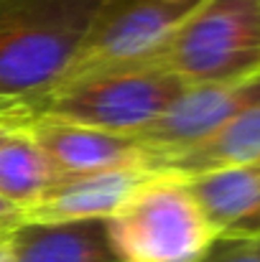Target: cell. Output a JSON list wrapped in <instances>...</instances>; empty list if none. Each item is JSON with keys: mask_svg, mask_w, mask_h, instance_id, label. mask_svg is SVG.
<instances>
[{"mask_svg": "<svg viewBox=\"0 0 260 262\" xmlns=\"http://www.w3.org/2000/svg\"><path fill=\"white\" fill-rule=\"evenodd\" d=\"M204 0H110L54 87L153 56Z\"/></svg>", "mask_w": 260, "mask_h": 262, "instance_id": "5b68a950", "label": "cell"}, {"mask_svg": "<svg viewBox=\"0 0 260 262\" xmlns=\"http://www.w3.org/2000/svg\"><path fill=\"white\" fill-rule=\"evenodd\" d=\"M184 84L151 61L99 72L33 97L36 115L133 138L184 92Z\"/></svg>", "mask_w": 260, "mask_h": 262, "instance_id": "277c9868", "label": "cell"}, {"mask_svg": "<svg viewBox=\"0 0 260 262\" xmlns=\"http://www.w3.org/2000/svg\"><path fill=\"white\" fill-rule=\"evenodd\" d=\"M3 232H10V229H0V234H3Z\"/></svg>", "mask_w": 260, "mask_h": 262, "instance_id": "e0dca14e", "label": "cell"}, {"mask_svg": "<svg viewBox=\"0 0 260 262\" xmlns=\"http://www.w3.org/2000/svg\"><path fill=\"white\" fill-rule=\"evenodd\" d=\"M250 242H253V245L258 247V252H260V237H258V239H250Z\"/></svg>", "mask_w": 260, "mask_h": 262, "instance_id": "2e32d148", "label": "cell"}, {"mask_svg": "<svg viewBox=\"0 0 260 262\" xmlns=\"http://www.w3.org/2000/svg\"><path fill=\"white\" fill-rule=\"evenodd\" d=\"M13 232V229H10ZM10 232H3L0 234V262H13L15 257V250H13V234Z\"/></svg>", "mask_w": 260, "mask_h": 262, "instance_id": "9a60e30c", "label": "cell"}, {"mask_svg": "<svg viewBox=\"0 0 260 262\" xmlns=\"http://www.w3.org/2000/svg\"><path fill=\"white\" fill-rule=\"evenodd\" d=\"M59 176L46 153L31 140V135L18 130L0 145V196L18 209L33 204Z\"/></svg>", "mask_w": 260, "mask_h": 262, "instance_id": "7c38bea8", "label": "cell"}, {"mask_svg": "<svg viewBox=\"0 0 260 262\" xmlns=\"http://www.w3.org/2000/svg\"><path fill=\"white\" fill-rule=\"evenodd\" d=\"M36 117L33 97H0V145Z\"/></svg>", "mask_w": 260, "mask_h": 262, "instance_id": "4fadbf2b", "label": "cell"}, {"mask_svg": "<svg viewBox=\"0 0 260 262\" xmlns=\"http://www.w3.org/2000/svg\"><path fill=\"white\" fill-rule=\"evenodd\" d=\"M21 224V209L0 196V229H15Z\"/></svg>", "mask_w": 260, "mask_h": 262, "instance_id": "5bb4252c", "label": "cell"}, {"mask_svg": "<svg viewBox=\"0 0 260 262\" xmlns=\"http://www.w3.org/2000/svg\"><path fill=\"white\" fill-rule=\"evenodd\" d=\"M26 133L59 173H94L107 168H143V150L128 135L94 130L36 115Z\"/></svg>", "mask_w": 260, "mask_h": 262, "instance_id": "ba28073f", "label": "cell"}, {"mask_svg": "<svg viewBox=\"0 0 260 262\" xmlns=\"http://www.w3.org/2000/svg\"><path fill=\"white\" fill-rule=\"evenodd\" d=\"M258 99L260 77L243 84L186 87L166 107V112L158 120H153L148 127L135 133L133 140L143 150L146 161L171 156L202 143L204 138L217 133L225 122H230L237 112L255 104Z\"/></svg>", "mask_w": 260, "mask_h": 262, "instance_id": "8992f818", "label": "cell"}, {"mask_svg": "<svg viewBox=\"0 0 260 262\" xmlns=\"http://www.w3.org/2000/svg\"><path fill=\"white\" fill-rule=\"evenodd\" d=\"M13 262H117L105 219L62 224H18Z\"/></svg>", "mask_w": 260, "mask_h": 262, "instance_id": "8fae6325", "label": "cell"}, {"mask_svg": "<svg viewBox=\"0 0 260 262\" xmlns=\"http://www.w3.org/2000/svg\"><path fill=\"white\" fill-rule=\"evenodd\" d=\"M260 158V99L255 104L237 112L230 122H225L217 133L204 138L202 143L178 150L171 156L146 161V171L151 176H166L176 181H191L209 173L230 171Z\"/></svg>", "mask_w": 260, "mask_h": 262, "instance_id": "9c48e42d", "label": "cell"}, {"mask_svg": "<svg viewBox=\"0 0 260 262\" xmlns=\"http://www.w3.org/2000/svg\"><path fill=\"white\" fill-rule=\"evenodd\" d=\"M117 262H202L219 239L186 181L151 176L107 222Z\"/></svg>", "mask_w": 260, "mask_h": 262, "instance_id": "3957f363", "label": "cell"}, {"mask_svg": "<svg viewBox=\"0 0 260 262\" xmlns=\"http://www.w3.org/2000/svg\"><path fill=\"white\" fill-rule=\"evenodd\" d=\"M110 0H0V97L51 89Z\"/></svg>", "mask_w": 260, "mask_h": 262, "instance_id": "6da1fadb", "label": "cell"}, {"mask_svg": "<svg viewBox=\"0 0 260 262\" xmlns=\"http://www.w3.org/2000/svg\"><path fill=\"white\" fill-rule=\"evenodd\" d=\"M146 61L184 87L243 84L260 77V0H204Z\"/></svg>", "mask_w": 260, "mask_h": 262, "instance_id": "7a4b0ae2", "label": "cell"}, {"mask_svg": "<svg viewBox=\"0 0 260 262\" xmlns=\"http://www.w3.org/2000/svg\"><path fill=\"white\" fill-rule=\"evenodd\" d=\"M151 178L146 168H107L94 173H59L26 209L21 224H62L110 219Z\"/></svg>", "mask_w": 260, "mask_h": 262, "instance_id": "52a82bcc", "label": "cell"}, {"mask_svg": "<svg viewBox=\"0 0 260 262\" xmlns=\"http://www.w3.org/2000/svg\"><path fill=\"white\" fill-rule=\"evenodd\" d=\"M207 219L225 239L260 237V158L253 163L186 181Z\"/></svg>", "mask_w": 260, "mask_h": 262, "instance_id": "30bf717a", "label": "cell"}]
</instances>
